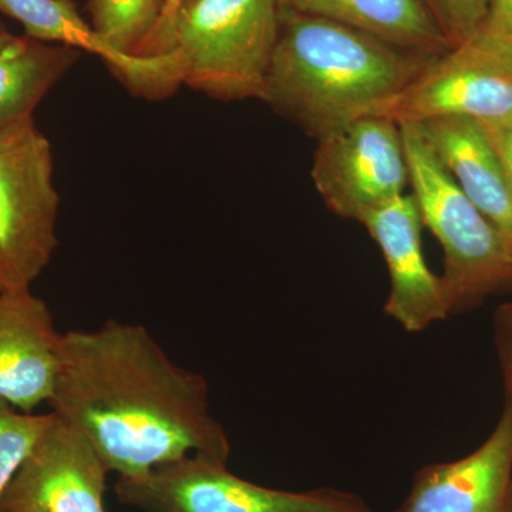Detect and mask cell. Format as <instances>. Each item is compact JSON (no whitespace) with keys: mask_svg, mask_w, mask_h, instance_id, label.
Wrapping results in <instances>:
<instances>
[{"mask_svg":"<svg viewBox=\"0 0 512 512\" xmlns=\"http://www.w3.org/2000/svg\"><path fill=\"white\" fill-rule=\"evenodd\" d=\"M50 412L92 444L109 473L144 476L190 454L228 463L210 386L178 366L144 326L107 320L62 335Z\"/></svg>","mask_w":512,"mask_h":512,"instance_id":"1","label":"cell"},{"mask_svg":"<svg viewBox=\"0 0 512 512\" xmlns=\"http://www.w3.org/2000/svg\"><path fill=\"white\" fill-rule=\"evenodd\" d=\"M293 12L342 23L394 47L439 59L450 52L439 26L420 0H281Z\"/></svg>","mask_w":512,"mask_h":512,"instance_id":"15","label":"cell"},{"mask_svg":"<svg viewBox=\"0 0 512 512\" xmlns=\"http://www.w3.org/2000/svg\"><path fill=\"white\" fill-rule=\"evenodd\" d=\"M52 144L35 119L0 130V259L12 288H30L59 245Z\"/></svg>","mask_w":512,"mask_h":512,"instance_id":"5","label":"cell"},{"mask_svg":"<svg viewBox=\"0 0 512 512\" xmlns=\"http://www.w3.org/2000/svg\"><path fill=\"white\" fill-rule=\"evenodd\" d=\"M512 471V394L491 436L454 463L424 468L399 512H505Z\"/></svg>","mask_w":512,"mask_h":512,"instance_id":"12","label":"cell"},{"mask_svg":"<svg viewBox=\"0 0 512 512\" xmlns=\"http://www.w3.org/2000/svg\"><path fill=\"white\" fill-rule=\"evenodd\" d=\"M90 25L111 47L130 56H141L153 36L161 0H89Z\"/></svg>","mask_w":512,"mask_h":512,"instance_id":"17","label":"cell"},{"mask_svg":"<svg viewBox=\"0 0 512 512\" xmlns=\"http://www.w3.org/2000/svg\"><path fill=\"white\" fill-rule=\"evenodd\" d=\"M413 124L461 191L512 239V194L484 127L466 117Z\"/></svg>","mask_w":512,"mask_h":512,"instance_id":"14","label":"cell"},{"mask_svg":"<svg viewBox=\"0 0 512 512\" xmlns=\"http://www.w3.org/2000/svg\"><path fill=\"white\" fill-rule=\"evenodd\" d=\"M397 123L421 221L444 251L441 281L450 313L464 311L512 284V239L461 191L416 126Z\"/></svg>","mask_w":512,"mask_h":512,"instance_id":"4","label":"cell"},{"mask_svg":"<svg viewBox=\"0 0 512 512\" xmlns=\"http://www.w3.org/2000/svg\"><path fill=\"white\" fill-rule=\"evenodd\" d=\"M80 50L10 33L0 23V130L33 117Z\"/></svg>","mask_w":512,"mask_h":512,"instance_id":"16","label":"cell"},{"mask_svg":"<svg viewBox=\"0 0 512 512\" xmlns=\"http://www.w3.org/2000/svg\"><path fill=\"white\" fill-rule=\"evenodd\" d=\"M62 335L49 306L32 289L0 292V399L25 413L49 403Z\"/></svg>","mask_w":512,"mask_h":512,"instance_id":"10","label":"cell"},{"mask_svg":"<svg viewBox=\"0 0 512 512\" xmlns=\"http://www.w3.org/2000/svg\"><path fill=\"white\" fill-rule=\"evenodd\" d=\"M494 330L505 392L512 394V301L504 303L495 312Z\"/></svg>","mask_w":512,"mask_h":512,"instance_id":"21","label":"cell"},{"mask_svg":"<svg viewBox=\"0 0 512 512\" xmlns=\"http://www.w3.org/2000/svg\"><path fill=\"white\" fill-rule=\"evenodd\" d=\"M451 50L471 39L487 16L491 0H420Z\"/></svg>","mask_w":512,"mask_h":512,"instance_id":"20","label":"cell"},{"mask_svg":"<svg viewBox=\"0 0 512 512\" xmlns=\"http://www.w3.org/2000/svg\"><path fill=\"white\" fill-rule=\"evenodd\" d=\"M508 79L512 80V72L510 74H508Z\"/></svg>","mask_w":512,"mask_h":512,"instance_id":"25","label":"cell"},{"mask_svg":"<svg viewBox=\"0 0 512 512\" xmlns=\"http://www.w3.org/2000/svg\"><path fill=\"white\" fill-rule=\"evenodd\" d=\"M434 60L282 6L262 101L319 141L357 120L390 117Z\"/></svg>","mask_w":512,"mask_h":512,"instance_id":"2","label":"cell"},{"mask_svg":"<svg viewBox=\"0 0 512 512\" xmlns=\"http://www.w3.org/2000/svg\"><path fill=\"white\" fill-rule=\"evenodd\" d=\"M360 224L379 245L390 274L386 309L409 332H421L446 319L450 305L441 276L434 275L421 248L423 221L413 194L370 212Z\"/></svg>","mask_w":512,"mask_h":512,"instance_id":"9","label":"cell"},{"mask_svg":"<svg viewBox=\"0 0 512 512\" xmlns=\"http://www.w3.org/2000/svg\"><path fill=\"white\" fill-rule=\"evenodd\" d=\"M484 130L497 153L512 194V126L484 127Z\"/></svg>","mask_w":512,"mask_h":512,"instance_id":"23","label":"cell"},{"mask_svg":"<svg viewBox=\"0 0 512 512\" xmlns=\"http://www.w3.org/2000/svg\"><path fill=\"white\" fill-rule=\"evenodd\" d=\"M281 15V0H185L167 53L183 84L211 99L262 100Z\"/></svg>","mask_w":512,"mask_h":512,"instance_id":"3","label":"cell"},{"mask_svg":"<svg viewBox=\"0 0 512 512\" xmlns=\"http://www.w3.org/2000/svg\"><path fill=\"white\" fill-rule=\"evenodd\" d=\"M161 2H163V12H161L160 22L141 53L143 57L160 56L167 53L171 26H173L178 9L181 8L185 0H161Z\"/></svg>","mask_w":512,"mask_h":512,"instance_id":"22","label":"cell"},{"mask_svg":"<svg viewBox=\"0 0 512 512\" xmlns=\"http://www.w3.org/2000/svg\"><path fill=\"white\" fill-rule=\"evenodd\" d=\"M55 417L20 412L0 399V497Z\"/></svg>","mask_w":512,"mask_h":512,"instance_id":"19","label":"cell"},{"mask_svg":"<svg viewBox=\"0 0 512 512\" xmlns=\"http://www.w3.org/2000/svg\"><path fill=\"white\" fill-rule=\"evenodd\" d=\"M0 12L18 20L26 36L100 57L128 92L141 99L165 100L183 86L173 53L151 57L120 53L80 16L74 0H0Z\"/></svg>","mask_w":512,"mask_h":512,"instance_id":"11","label":"cell"},{"mask_svg":"<svg viewBox=\"0 0 512 512\" xmlns=\"http://www.w3.org/2000/svg\"><path fill=\"white\" fill-rule=\"evenodd\" d=\"M390 117L410 123L466 117L484 127L512 126V80L441 56L396 100Z\"/></svg>","mask_w":512,"mask_h":512,"instance_id":"13","label":"cell"},{"mask_svg":"<svg viewBox=\"0 0 512 512\" xmlns=\"http://www.w3.org/2000/svg\"><path fill=\"white\" fill-rule=\"evenodd\" d=\"M444 57L451 63L507 77L512 72V0H491L476 35Z\"/></svg>","mask_w":512,"mask_h":512,"instance_id":"18","label":"cell"},{"mask_svg":"<svg viewBox=\"0 0 512 512\" xmlns=\"http://www.w3.org/2000/svg\"><path fill=\"white\" fill-rule=\"evenodd\" d=\"M107 474L86 437L56 416L0 497V512H106Z\"/></svg>","mask_w":512,"mask_h":512,"instance_id":"8","label":"cell"},{"mask_svg":"<svg viewBox=\"0 0 512 512\" xmlns=\"http://www.w3.org/2000/svg\"><path fill=\"white\" fill-rule=\"evenodd\" d=\"M117 498L143 512H370L336 491L291 493L234 476L227 463L190 454L144 476L119 477Z\"/></svg>","mask_w":512,"mask_h":512,"instance_id":"6","label":"cell"},{"mask_svg":"<svg viewBox=\"0 0 512 512\" xmlns=\"http://www.w3.org/2000/svg\"><path fill=\"white\" fill-rule=\"evenodd\" d=\"M312 180L326 207L362 222L402 197L409 181L400 124L393 117L357 120L318 141Z\"/></svg>","mask_w":512,"mask_h":512,"instance_id":"7","label":"cell"},{"mask_svg":"<svg viewBox=\"0 0 512 512\" xmlns=\"http://www.w3.org/2000/svg\"><path fill=\"white\" fill-rule=\"evenodd\" d=\"M9 288H12V286H10L9 275L8 272H6L2 259H0V292L6 291V289Z\"/></svg>","mask_w":512,"mask_h":512,"instance_id":"24","label":"cell"}]
</instances>
